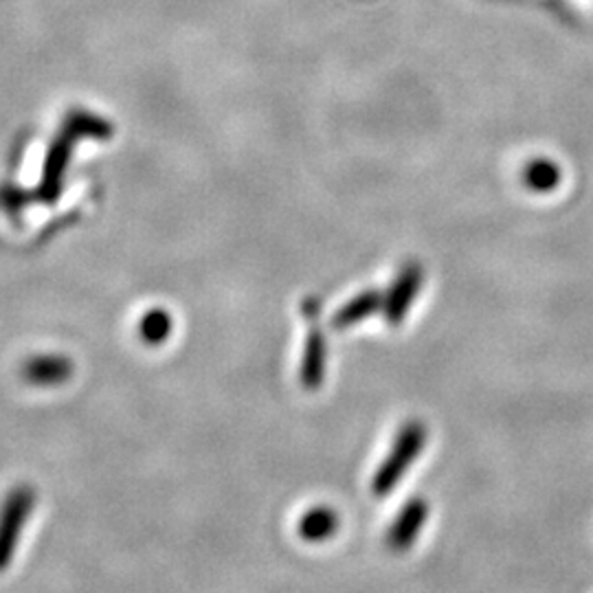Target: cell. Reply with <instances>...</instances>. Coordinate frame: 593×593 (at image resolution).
<instances>
[{
	"label": "cell",
	"instance_id": "6da1fadb",
	"mask_svg": "<svg viewBox=\"0 0 593 593\" xmlns=\"http://www.w3.org/2000/svg\"><path fill=\"white\" fill-rule=\"evenodd\" d=\"M427 442V429L420 422H407L398 435L396 442L389 451V455L382 460L380 468L376 471L374 479H371V493L376 497H385L389 495L400 479L405 477V473L413 466V462L420 457L422 449Z\"/></svg>",
	"mask_w": 593,
	"mask_h": 593
},
{
	"label": "cell",
	"instance_id": "7a4b0ae2",
	"mask_svg": "<svg viewBox=\"0 0 593 593\" xmlns=\"http://www.w3.org/2000/svg\"><path fill=\"white\" fill-rule=\"evenodd\" d=\"M37 495L29 484L13 486L0 502V574L13 563L20 537L33 515Z\"/></svg>",
	"mask_w": 593,
	"mask_h": 593
},
{
	"label": "cell",
	"instance_id": "3957f363",
	"mask_svg": "<svg viewBox=\"0 0 593 593\" xmlns=\"http://www.w3.org/2000/svg\"><path fill=\"white\" fill-rule=\"evenodd\" d=\"M73 374L75 363L66 354H33L20 367L24 382L40 389L62 387L73 378Z\"/></svg>",
	"mask_w": 593,
	"mask_h": 593
},
{
	"label": "cell",
	"instance_id": "277c9868",
	"mask_svg": "<svg viewBox=\"0 0 593 593\" xmlns=\"http://www.w3.org/2000/svg\"><path fill=\"white\" fill-rule=\"evenodd\" d=\"M427 519H429V504L424 499L413 497L411 502H407L387 530L385 537L387 548L393 552L409 550L416 543L418 535L422 532Z\"/></svg>",
	"mask_w": 593,
	"mask_h": 593
},
{
	"label": "cell",
	"instance_id": "5b68a950",
	"mask_svg": "<svg viewBox=\"0 0 593 593\" xmlns=\"http://www.w3.org/2000/svg\"><path fill=\"white\" fill-rule=\"evenodd\" d=\"M422 269L418 265H407L398 280L393 282V287L389 289V295L385 296V303H382V314L385 319L391 323V325H398L407 312L411 310L416 296L422 289Z\"/></svg>",
	"mask_w": 593,
	"mask_h": 593
},
{
	"label": "cell",
	"instance_id": "8992f818",
	"mask_svg": "<svg viewBox=\"0 0 593 593\" xmlns=\"http://www.w3.org/2000/svg\"><path fill=\"white\" fill-rule=\"evenodd\" d=\"M325 369H327V341L321 327H312L305 336V347L301 354V365H299V382L308 391H314L323 385L325 380Z\"/></svg>",
	"mask_w": 593,
	"mask_h": 593
},
{
	"label": "cell",
	"instance_id": "52a82bcc",
	"mask_svg": "<svg viewBox=\"0 0 593 593\" xmlns=\"http://www.w3.org/2000/svg\"><path fill=\"white\" fill-rule=\"evenodd\" d=\"M341 528L338 515L327 506H314L296 521V535L305 543H325Z\"/></svg>",
	"mask_w": 593,
	"mask_h": 593
},
{
	"label": "cell",
	"instance_id": "ba28073f",
	"mask_svg": "<svg viewBox=\"0 0 593 593\" xmlns=\"http://www.w3.org/2000/svg\"><path fill=\"white\" fill-rule=\"evenodd\" d=\"M382 303H385V296L376 291H365L354 299H349L334 316H332V327L334 330H347L356 323H360L363 319L371 316L374 312L382 310Z\"/></svg>",
	"mask_w": 593,
	"mask_h": 593
},
{
	"label": "cell",
	"instance_id": "9c48e42d",
	"mask_svg": "<svg viewBox=\"0 0 593 593\" xmlns=\"http://www.w3.org/2000/svg\"><path fill=\"white\" fill-rule=\"evenodd\" d=\"M561 168L550 159H535L524 170V185L537 194H550L561 185Z\"/></svg>",
	"mask_w": 593,
	"mask_h": 593
},
{
	"label": "cell",
	"instance_id": "30bf717a",
	"mask_svg": "<svg viewBox=\"0 0 593 593\" xmlns=\"http://www.w3.org/2000/svg\"><path fill=\"white\" fill-rule=\"evenodd\" d=\"M139 338L150 345V347H159L163 345L172 332H174V319L168 310L163 308H154V310H148L141 319H139Z\"/></svg>",
	"mask_w": 593,
	"mask_h": 593
}]
</instances>
